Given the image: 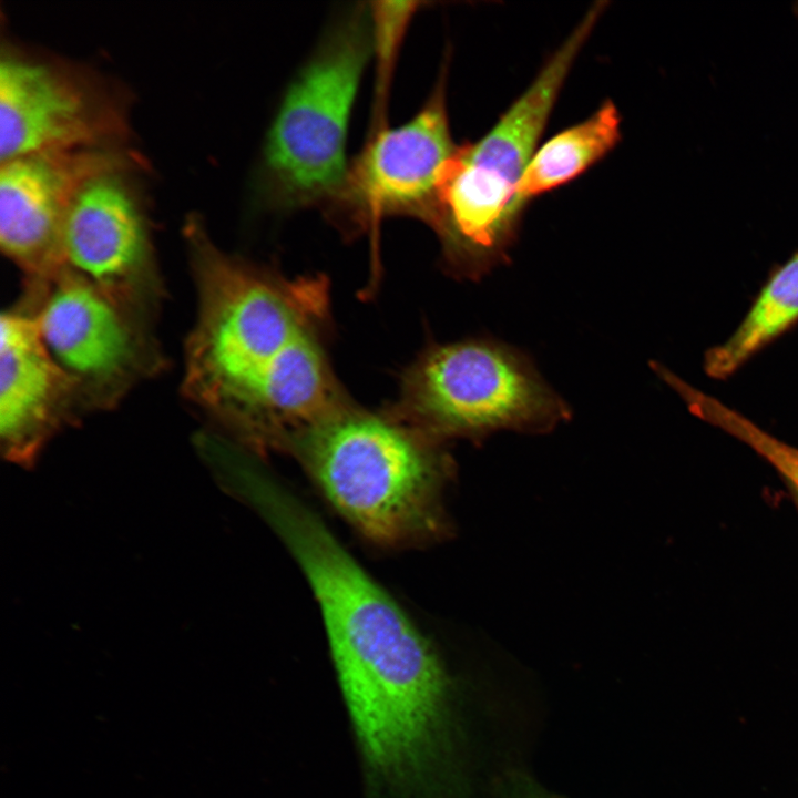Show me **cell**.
Segmentation results:
<instances>
[{"instance_id": "obj_3", "label": "cell", "mask_w": 798, "mask_h": 798, "mask_svg": "<svg viewBox=\"0 0 798 798\" xmlns=\"http://www.w3.org/2000/svg\"><path fill=\"white\" fill-rule=\"evenodd\" d=\"M290 450L338 512L370 540L407 545L449 531L442 497L451 460L421 430L341 409Z\"/></svg>"}, {"instance_id": "obj_10", "label": "cell", "mask_w": 798, "mask_h": 798, "mask_svg": "<svg viewBox=\"0 0 798 798\" xmlns=\"http://www.w3.org/2000/svg\"><path fill=\"white\" fill-rule=\"evenodd\" d=\"M457 149L441 81L409 122L374 136L330 202L361 225L385 215L407 214L436 228L440 181Z\"/></svg>"}, {"instance_id": "obj_11", "label": "cell", "mask_w": 798, "mask_h": 798, "mask_svg": "<svg viewBox=\"0 0 798 798\" xmlns=\"http://www.w3.org/2000/svg\"><path fill=\"white\" fill-rule=\"evenodd\" d=\"M76 389L54 361L31 311L0 325V434L14 461H30L62 419Z\"/></svg>"}, {"instance_id": "obj_5", "label": "cell", "mask_w": 798, "mask_h": 798, "mask_svg": "<svg viewBox=\"0 0 798 798\" xmlns=\"http://www.w3.org/2000/svg\"><path fill=\"white\" fill-rule=\"evenodd\" d=\"M356 9L329 31L277 111L264 150V175L285 205L332 200L347 168L348 120L369 52V21Z\"/></svg>"}, {"instance_id": "obj_13", "label": "cell", "mask_w": 798, "mask_h": 798, "mask_svg": "<svg viewBox=\"0 0 798 798\" xmlns=\"http://www.w3.org/2000/svg\"><path fill=\"white\" fill-rule=\"evenodd\" d=\"M620 139L621 117L611 101L589 119L554 135L535 151L518 184V214L534 197L581 175L612 151Z\"/></svg>"}, {"instance_id": "obj_12", "label": "cell", "mask_w": 798, "mask_h": 798, "mask_svg": "<svg viewBox=\"0 0 798 798\" xmlns=\"http://www.w3.org/2000/svg\"><path fill=\"white\" fill-rule=\"evenodd\" d=\"M584 43L581 35L571 34L483 137L458 146L460 160L491 191L514 202L518 184Z\"/></svg>"}, {"instance_id": "obj_14", "label": "cell", "mask_w": 798, "mask_h": 798, "mask_svg": "<svg viewBox=\"0 0 798 798\" xmlns=\"http://www.w3.org/2000/svg\"><path fill=\"white\" fill-rule=\"evenodd\" d=\"M798 319V253L760 291L737 330L705 356L707 375L724 379Z\"/></svg>"}, {"instance_id": "obj_15", "label": "cell", "mask_w": 798, "mask_h": 798, "mask_svg": "<svg viewBox=\"0 0 798 798\" xmlns=\"http://www.w3.org/2000/svg\"><path fill=\"white\" fill-rule=\"evenodd\" d=\"M416 2H377L371 9L372 33L379 62V95L387 89L390 68Z\"/></svg>"}, {"instance_id": "obj_8", "label": "cell", "mask_w": 798, "mask_h": 798, "mask_svg": "<svg viewBox=\"0 0 798 798\" xmlns=\"http://www.w3.org/2000/svg\"><path fill=\"white\" fill-rule=\"evenodd\" d=\"M142 172L113 170L90 178L73 198L62 234L65 267L127 310L142 304L154 287Z\"/></svg>"}, {"instance_id": "obj_2", "label": "cell", "mask_w": 798, "mask_h": 798, "mask_svg": "<svg viewBox=\"0 0 798 798\" xmlns=\"http://www.w3.org/2000/svg\"><path fill=\"white\" fill-rule=\"evenodd\" d=\"M184 234L198 289L185 390L239 433L289 348L314 331L323 291L318 283L279 282L225 255L195 215Z\"/></svg>"}, {"instance_id": "obj_7", "label": "cell", "mask_w": 798, "mask_h": 798, "mask_svg": "<svg viewBox=\"0 0 798 798\" xmlns=\"http://www.w3.org/2000/svg\"><path fill=\"white\" fill-rule=\"evenodd\" d=\"M122 168L146 171V158L130 146L45 151L0 165L2 252L34 284L65 267L62 234L81 187L98 174Z\"/></svg>"}, {"instance_id": "obj_9", "label": "cell", "mask_w": 798, "mask_h": 798, "mask_svg": "<svg viewBox=\"0 0 798 798\" xmlns=\"http://www.w3.org/2000/svg\"><path fill=\"white\" fill-rule=\"evenodd\" d=\"M37 286L42 294L31 314L54 361L76 391L115 399L145 365L129 310L69 268Z\"/></svg>"}, {"instance_id": "obj_6", "label": "cell", "mask_w": 798, "mask_h": 798, "mask_svg": "<svg viewBox=\"0 0 798 798\" xmlns=\"http://www.w3.org/2000/svg\"><path fill=\"white\" fill-rule=\"evenodd\" d=\"M133 95L89 63L2 40L0 160L32 153L124 147Z\"/></svg>"}, {"instance_id": "obj_4", "label": "cell", "mask_w": 798, "mask_h": 798, "mask_svg": "<svg viewBox=\"0 0 798 798\" xmlns=\"http://www.w3.org/2000/svg\"><path fill=\"white\" fill-rule=\"evenodd\" d=\"M403 401L417 429L434 439L543 433L572 416L528 355L492 338L432 348L408 374Z\"/></svg>"}, {"instance_id": "obj_1", "label": "cell", "mask_w": 798, "mask_h": 798, "mask_svg": "<svg viewBox=\"0 0 798 798\" xmlns=\"http://www.w3.org/2000/svg\"><path fill=\"white\" fill-rule=\"evenodd\" d=\"M270 516L319 603L366 781L424 787L447 739L450 684L439 655L308 510L285 499Z\"/></svg>"}]
</instances>
